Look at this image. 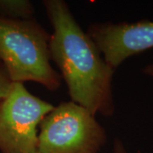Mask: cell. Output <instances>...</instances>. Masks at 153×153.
<instances>
[{"instance_id":"obj_1","label":"cell","mask_w":153,"mask_h":153,"mask_svg":"<svg viewBox=\"0 0 153 153\" xmlns=\"http://www.w3.org/2000/svg\"><path fill=\"white\" fill-rule=\"evenodd\" d=\"M43 4L54 30L49 42L50 59L59 68L71 101L94 116H112L115 70L76 22L66 2L44 0Z\"/></svg>"},{"instance_id":"obj_2","label":"cell","mask_w":153,"mask_h":153,"mask_svg":"<svg viewBox=\"0 0 153 153\" xmlns=\"http://www.w3.org/2000/svg\"><path fill=\"white\" fill-rule=\"evenodd\" d=\"M50 37L35 18L0 17V61L13 82H38L52 92L60 87L61 76L50 62Z\"/></svg>"},{"instance_id":"obj_3","label":"cell","mask_w":153,"mask_h":153,"mask_svg":"<svg viewBox=\"0 0 153 153\" xmlns=\"http://www.w3.org/2000/svg\"><path fill=\"white\" fill-rule=\"evenodd\" d=\"M105 128L95 116L73 101L54 106L42 120L38 153H99L106 143Z\"/></svg>"},{"instance_id":"obj_4","label":"cell","mask_w":153,"mask_h":153,"mask_svg":"<svg viewBox=\"0 0 153 153\" xmlns=\"http://www.w3.org/2000/svg\"><path fill=\"white\" fill-rule=\"evenodd\" d=\"M54 105L14 82L0 106V153L38 152V128Z\"/></svg>"},{"instance_id":"obj_5","label":"cell","mask_w":153,"mask_h":153,"mask_svg":"<svg viewBox=\"0 0 153 153\" xmlns=\"http://www.w3.org/2000/svg\"><path fill=\"white\" fill-rule=\"evenodd\" d=\"M86 33L114 70L128 58L153 48V22L148 20L93 23Z\"/></svg>"},{"instance_id":"obj_6","label":"cell","mask_w":153,"mask_h":153,"mask_svg":"<svg viewBox=\"0 0 153 153\" xmlns=\"http://www.w3.org/2000/svg\"><path fill=\"white\" fill-rule=\"evenodd\" d=\"M35 8L28 0H0V17L10 20L34 18Z\"/></svg>"},{"instance_id":"obj_7","label":"cell","mask_w":153,"mask_h":153,"mask_svg":"<svg viewBox=\"0 0 153 153\" xmlns=\"http://www.w3.org/2000/svg\"><path fill=\"white\" fill-rule=\"evenodd\" d=\"M14 82L12 81L4 65L0 61V106L10 92Z\"/></svg>"},{"instance_id":"obj_8","label":"cell","mask_w":153,"mask_h":153,"mask_svg":"<svg viewBox=\"0 0 153 153\" xmlns=\"http://www.w3.org/2000/svg\"><path fill=\"white\" fill-rule=\"evenodd\" d=\"M111 153H128V151L126 150L125 146L123 145V141L120 139L116 138L114 140L113 143V148H112V152Z\"/></svg>"},{"instance_id":"obj_9","label":"cell","mask_w":153,"mask_h":153,"mask_svg":"<svg viewBox=\"0 0 153 153\" xmlns=\"http://www.w3.org/2000/svg\"><path fill=\"white\" fill-rule=\"evenodd\" d=\"M142 72L147 76H153V64H150L143 68Z\"/></svg>"},{"instance_id":"obj_10","label":"cell","mask_w":153,"mask_h":153,"mask_svg":"<svg viewBox=\"0 0 153 153\" xmlns=\"http://www.w3.org/2000/svg\"><path fill=\"white\" fill-rule=\"evenodd\" d=\"M37 153H38V152H37Z\"/></svg>"}]
</instances>
